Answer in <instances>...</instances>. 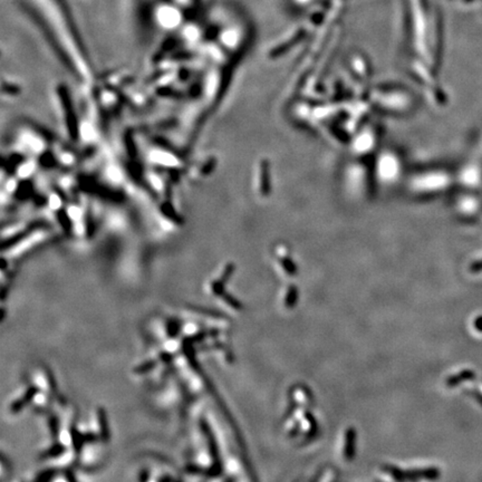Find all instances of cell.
Returning a JSON list of instances; mask_svg holds the SVG:
<instances>
[{
  "mask_svg": "<svg viewBox=\"0 0 482 482\" xmlns=\"http://www.w3.org/2000/svg\"><path fill=\"white\" fill-rule=\"evenodd\" d=\"M200 427H201V430H202L205 437H207L209 451H210V454H211V459H212V466L210 467L209 469H205L204 476L212 477V478L218 477L221 473L222 468H221L220 458H219V450H218L217 441H216V439H214L213 433L211 431V428H210L208 422L205 421L204 419H202L200 421Z\"/></svg>",
  "mask_w": 482,
  "mask_h": 482,
  "instance_id": "6da1fadb",
  "label": "cell"
},
{
  "mask_svg": "<svg viewBox=\"0 0 482 482\" xmlns=\"http://www.w3.org/2000/svg\"><path fill=\"white\" fill-rule=\"evenodd\" d=\"M38 391H39V388L37 386L30 385L28 388H27L25 394L22 395L19 400H16L15 402H12L11 405H10V412L13 413V414L19 413L20 411L24 409L27 404L30 403L31 400H33L34 397L36 396V394L38 393Z\"/></svg>",
  "mask_w": 482,
  "mask_h": 482,
  "instance_id": "7a4b0ae2",
  "label": "cell"
},
{
  "mask_svg": "<svg viewBox=\"0 0 482 482\" xmlns=\"http://www.w3.org/2000/svg\"><path fill=\"white\" fill-rule=\"evenodd\" d=\"M97 420H98V425H100L101 440L103 442H109L111 437L109 420H107V414L103 408L97 409Z\"/></svg>",
  "mask_w": 482,
  "mask_h": 482,
  "instance_id": "3957f363",
  "label": "cell"
},
{
  "mask_svg": "<svg viewBox=\"0 0 482 482\" xmlns=\"http://www.w3.org/2000/svg\"><path fill=\"white\" fill-rule=\"evenodd\" d=\"M70 440L71 443H73V448L76 454H79L83 450V445L85 444L84 439H83V433H80L75 425L70 426Z\"/></svg>",
  "mask_w": 482,
  "mask_h": 482,
  "instance_id": "277c9868",
  "label": "cell"
},
{
  "mask_svg": "<svg viewBox=\"0 0 482 482\" xmlns=\"http://www.w3.org/2000/svg\"><path fill=\"white\" fill-rule=\"evenodd\" d=\"M66 452V446L61 443H55L52 445L48 450L44 451V452L40 454V458L42 459H53V458H58L60 457L62 453Z\"/></svg>",
  "mask_w": 482,
  "mask_h": 482,
  "instance_id": "5b68a950",
  "label": "cell"
},
{
  "mask_svg": "<svg viewBox=\"0 0 482 482\" xmlns=\"http://www.w3.org/2000/svg\"><path fill=\"white\" fill-rule=\"evenodd\" d=\"M58 473H60V470H58V469H56V468L46 469V470H43V471H40L38 473V476L36 477V481H38V482L51 481L58 475Z\"/></svg>",
  "mask_w": 482,
  "mask_h": 482,
  "instance_id": "8992f818",
  "label": "cell"
},
{
  "mask_svg": "<svg viewBox=\"0 0 482 482\" xmlns=\"http://www.w3.org/2000/svg\"><path fill=\"white\" fill-rule=\"evenodd\" d=\"M181 323L179 320L171 319L167 323V334L170 338H177L180 334Z\"/></svg>",
  "mask_w": 482,
  "mask_h": 482,
  "instance_id": "52a82bcc",
  "label": "cell"
},
{
  "mask_svg": "<svg viewBox=\"0 0 482 482\" xmlns=\"http://www.w3.org/2000/svg\"><path fill=\"white\" fill-rule=\"evenodd\" d=\"M156 364H158V362L154 361V360L146 361V362H144V363L137 365L136 367L133 369V372L135 373V374H145V373H149V372H151L152 369L155 368Z\"/></svg>",
  "mask_w": 482,
  "mask_h": 482,
  "instance_id": "ba28073f",
  "label": "cell"
},
{
  "mask_svg": "<svg viewBox=\"0 0 482 482\" xmlns=\"http://www.w3.org/2000/svg\"><path fill=\"white\" fill-rule=\"evenodd\" d=\"M223 286H225V283H223L222 280L213 281V283L211 284V289H212L213 294H216L217 296L221 297V295L225 293V288H223Z\"/></svg>",
  "mask_w": 482,
  "mask_h": 482,
  "instance_id": "9c48e42d",
  "label": "cell"
},
{
  "mask_svg": "<svg viewBox=\"0 0 482 482\" xmlns=\"http://www.w3.org/2000/svg\"><path fill=\"white\" fill-rule=\"evenodd\" d=\"M49 427H51L52 434L57 437L58 432H60V421H58L57 417H52L49 419Z\"/></svg>",
  "mask_w": 482,
  "mask_h": 482,
  "instance_id": "30bf717a",
  "label": "cell"
},
{
  "mask_svg": "<svg viewBox=\"0 0 482 482\" xmlns=\"http://www.w3.org/2000/svg\"><path fill=\"white\" fill-rule=\"evenodd\" d=\"M185 470L189 473H191V475H202V476H204V473H205V469L196 466V464H190V466H187L185 468Z\"/></svg>",
  "mask_w": 482,
  "mask_h": 482,
  "instance_id": "8fae6325",
  "label": "cell"
},
{
  "mask_svg": "<svg viewBox=\"0 0 482 482\" xmlns=\"http://www.w3.org/2000/svg\"><path fill=\"white\" fill-rule=\"evenodd\" d=\"M221 297H222V299H225V301L228 303V305H230L231 307H234V308H240V303L237 301L234 297L230 296V295L223 293L221 295Z\"/></svg>",
  "mask_w": 482,
  "mask_h": 482,
  "instance_id": "7c38bea8",
  "label": "cell"
},
{
  "mask_svg": "<svg viewBox=\"0 0 482 482\" xmlns=\"http://www.w3.org/2000/svg\"><path fill=\"white\" fill-rule=\"evenodd\" d=\"M190 308H191V309H193L194 311H198V312H200V314H203V315H209V316H212V317H216V316H218V314H216V311H213V310H209V309H204V308H201V307H198V306H191Z\"/></svg>",
  "mask_w": 482,
  "mask_h": 482,
  "instance_id": "4fadbf2b",
  "label": "cell"
},
{
  "mask_svg": "<svg viewBox=\"0 0 482 482\" xmlns=\"http://www.w3.org/2000/svg\"><path fill=\"white\" fill-rule=\"evenodd\" d=\"M83 439L85 443H93L98 440V436L94 433H83Z\"/></svg>",
  "mask_w": 482,
  "mask_h": 482,
  "instance_id": "5bb4252c",
  "label": "cell"
},
{
  "mask_svg": "<svg viewBox=\"0 0 482 482\" xmlns=\"http://www.w3.org/2000/svg\"><path fill=\"white\" fill-rule=\"evenodd\" d=\"M232 272H234V265H229V266H227L226 270H225V272H223V274H222V277H221V279H220V280H222L223 283H226V281H227L228 279H229V277H230V275L232 274Z\"/></svg>",
  "mask_w": 482,
  "mask_h": 482,
  "instance_id": "9a60e30c",
  "label": "cell"
},
{
  "mask_svg": "<svg viewBox=\"0 0 482 482\" xmlns=\"http://www.w3.org/2000/svg\"><path fill=\"white\" fill-rule=\"evenodd\" d=\"M173 357H174V355L171 354V353H168V352H162L160 354V360L164 362V363H169V362H171L173 360Z\"/></svg>",
  "mask_w": 482,
  "mask_h": 482,
  "instance_id": "2e32d148",
  "label": "cell"
},
{
  "mask_svg": "<svg viewBox=\"0 0 482 482\" xmlns=\"http://www.w3.org/2000/svg\"><path fill=\"white\" fill-rule=\"evenodd\" d=\"M64 476L68 481H76V478H75L73 470H71V469H65Z\"/></svg>",
  "mask_w": 482,
  "mask_h": 482,
  "instance_id": "e0dca14e",
  "label": "cell"
},
{
  "mask_svg": "<svg viewBox=\"0 0 482 482\" xmlns=\"http://www.w3.org/2000/svg\"><path fill=\"white\" fill-rule=\"evenodd\" d=\"M149 478H150V472H149V470H147V469H143V470H141L140 477H138L140 481H146V480H149Z\"/></svg>",
  "mask_w": 482,
  "mask_h": 482,
  "instance_id": "ac0fdd59",
  "label": "cell"
},
{
  "mask_svg": "<svg viewBox=\"0 0 482 482\" xmlns=\"http://www.w3.org/2000/svg\"><path fill=\"white\" fill-rule=\"evenodd\" d=\"M159 480H161V481H164V480H173V478L170 477V476H165V477H161Z\"/></svg>",
  "mask_w": 482,
  "mask_h": 482,
  "instance_id": "d6986e66",
  "label": "cell"
},
{
  "mask_svg": "<svg viewBox=\"0 0 482 482\" xmlns=\"http://www.w3.org/2000/svg\"><path fill=\"white\" fill-rule=\"evenodd\" d=\"M4 315H6V310H4L3 308H2V309H1V318H0V319L3 320V318H4Z\"/></svg>",
  "mask_w": 482,
  "mask_h": 482,
  "instance_id": "ffe728a7",
  "label": "cell"
},
{
  "mask_svg": "<svg viewBox=\"0 0 482 482\" xmlns=\"http://www.w3.org/2000/svg\"><path fill=\"white\" fill-rule=\"evenodd\" d=\"M6 267H7V265H6V260H4V259H3V260H2V270L6 269Z\"/></svg>",
  "mask_w": 482,
  "mask_h": 482,
  "instance_id": "44dd1931",
  "label": "cell"
}]
</instances>
